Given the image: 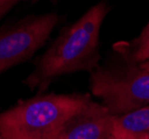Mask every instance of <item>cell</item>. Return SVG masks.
Wrapping results in <instances>:
<instances>
[{"label": "cell", "instance_id": "6da1fadb", "mask_svg": "<svg viewBox=\"0 0 149 139\" xmlns=\"http://www.w3.org/2000/svg\"><path fill=\"white\" fill-rule=\"evenodd\" d=\"M108 11L109 7L99 2L65 28L37 61L35 70L26 80L27 86L44 91L54 79L62 75L97 69L100 60V29Z\"/></svg>", "mask_w": 149, "mask_h": 139}, {"label": "cell", "instance_id": "7a4b0ae2", "mask_svg": "<svg viewBox=\"0 0 149 139\" xmlns=\"http://www.w3.org/2000/svg\"><path fill=\"white\" fill-rule=\"evenodd\" d=\"M91 100L88 95H38L0 114L6 139H58L66 121Z\"/></svg>", "mask_w": 149, "mask_h": 139}, {"label": "cell", "instance_id": "3957f363", "mask_svg": "<svg viewBox=\"0 0 149 139\" xmlns=\"http://www.w3.org/2000/svg\"><path fill=\"white\" fill-rule=\"evenodd\" d=\"M90 90L112 116L149 105V72L139 65L97 68L90 74Z\"/></svg>", "mask_w": 149, "mask_h": 139}, {"label": "cell", "instance_id": "277c9868", "mask_svg": "<svg viewBox=\"0 0 149 139\" xmlns=\"http://www.w3.org/2000/svg\"><path fill=\"white\" fill-rule=\"evenodd\" d=\"M58 16L47 13L29 17L0 31V74L24 63L49 38Z\"/></svg>", "mask_w": 149, "mask_h": 139}, {"label": "cell", "instance_id": "5b68a950", "mask_svg": "<svg viewBox=\"0 0 149 139\" xmlns=\"http://www.w3.org/2000/svg\"><path fill=\"white\" fill-rule=\"evenodd\" d=\"M112 121L113 116L102 104L90 100L66 121L58 139H110Z\"/></svg>", "mask_w": 149, "mask_h": 139}, {"label": "cell", "instance_id": "8992f818", "mask_svg": "<svg viewBox=\"0 0 149 139\" xmlns=\"http://www.w3.org/2000/svg\"><path fill=\"white\" fill-rule=\"evenodd\" d=\"M111 133L117 139H149V105L113 116Z\"/></svg>", "mask_w": 149, "mask_h": 139}, {"label": "cell", "instance_id": "52a82bcc", "mask_svg": "<svg viewBox=\"0 0 149 139\" xmlns=\"http://www.w3.org/2000/svg\"><path fill=\"white\" fill-rule=\"evenodd\" d=\"M149 60V22L136 41V48L130 55V63L139 65Z\"/></svg>", "mask_w": 149, "mask_h": 139}, {"label": "cell", "instance_id": "ba28073f", "mask_svg": "<svg viewBox=\"0 0 149 139\" xmlns=\"http://www.w3.org/2000/svg\"><path fill=\"white\" fill-rule=\"evenodd\" d=\"M21 0H0V19Z\"/></svg>", "mask_w": 149, "mask_h": 139}, {"label": "cell", "instance_id": "9c48e42d", "mask_svg": "<svg viewBox=\"0 0 149 139\" xmlns=\"http://www.w3.org/2000/svg\"><path fill=\"white\" fill-rule=\"evenodd\" d=\"M139 66H140V67H141L143 69H145L146 71H148V72H149V60L145 61V63H139Z\"/></svg>", "mask_w": 149, "mask_h": 139}, {"label": "cell", "instance_id": "30bf717a", "mask_svg": "<svg viewBox=\"0 0 149 139\" xmlns=\"http://www.w3.org/2000/svg\"><path fill=\"white\" fill-rule=\"evenodd\" d=\"M0 139H6V138H3V137H2L1 135H0Z\"/></svg>", "mask_w": 149, "mask_h": 139}, {"label": "cell", "instance_id": "8fae6325", "mask_svg": "<svg viewBox=\"0 0 149 139\" xmlns=\"http://www.w3.org/2000/svg\"><path fill=\"white\" fill-rule=\"evenodd\" d=\"M111 139H117V138H113V137H112V138Z\"/></svg>", "mask_w": 149, "mask_h": 139}, {"label": "cell", "instance_id": "7c38bea8", "mask_svg": "<svg viewBox=\"0 0 149 139\" xmlns=\"http://www.w3.org/2000/svg\"><path fill=\"white\" fill-rule=\"evenodd\" d=\"M111 138H112V137H111ZM111 138H110V139H111Z\"/></svg>", "mask_w": 149, "mask_h": 139}]
</instances>
